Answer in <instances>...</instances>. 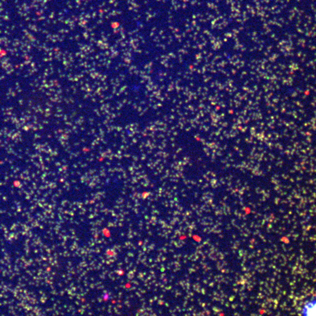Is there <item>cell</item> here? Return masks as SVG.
I'll return each mask as SVG.
<instances>
[{"instance_id": "cell-1", "label": "cell", "mask_w": 316, "mask_h": 316, "mask_svg": "<svg viewBox=\"0 0 316 316\" xmlns=\"http://www.w3.org/2000/svg\"><path fill=\"white\" fill-rule=\"evenodd\" d=\"M302 313L303 316H316V299L304 305Z\"/></svg>"}]
</instances>
